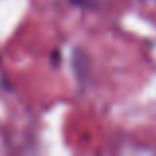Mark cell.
Segmentation results:
<instances>
[{
	"label": "cell",
	"mask_w": 156,
	"mask_h": 156,
	"mask_svg": "<svg viewBox=\"0 0 156 156\" xmlns=\"http://www.w3.org/2000/svg\"><path fill=\"white\" fill-rule=\"evenodd\" d=\"M69 2L75 4V6H81V8H93L95 0H69Z\"/></svg>",
	"instance_id": "6da1fadb"
}]
</instances>
